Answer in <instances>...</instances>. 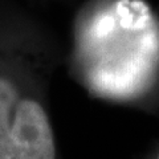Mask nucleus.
Segmentation results:
<instances>
[{
    "mask_svg": "<svg viewBox=\"0 0 159 159\" xmlns=\"http://www.w3.org/2000/svg\"><path fill=\"white\" fill-rule=\"evenodd\" d=\"M77 40L93 84L123 77L145 84L159 65V23L145 0H88Z\"/></svg>",
    "mask_w": 159,
    "mask_h": 159,
    "instance_id": "nucleus-1",
    "label": "nucleus"
},
{
    "mask_svg": "<svg viewBox=\"0 0 159 159\" xmlns=\"http://www.w3.org/2000/svg\"><path fill=\"white\" fill-rule=\"evenodd\" d=\"M40 2H44V3H48V2H58V3H69V2H72V0H40Z\"/></svg>",
    "mask_w": 159,
    "mask_h": 159,
    "instance_id": "nucleus-2",
    "label": "nucleus"
},
{
    "mask_svg": "<svg viewBox=\"0 0 159 159\" xmlns=\"http://www.w3.org/2000/svg\"><path fill=\"white\" fill-rule=\"evenodd\" d=\"M158 159H159V155H158Z\"/></svg>",
    "mask_w": 159,
    "mask_h": 159,
    "instance_id": "nucleus-3",
    "label": "nucleus"
}]
</instances>
